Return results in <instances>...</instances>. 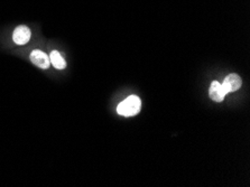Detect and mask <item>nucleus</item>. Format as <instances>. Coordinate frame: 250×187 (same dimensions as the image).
<instances>
[{
    "label": "nucleus",
    "instance_id": "obj_1",
    "mask_svg": "<svg viewBox=\"0 0 250 187\" xmlns=\"http://www.w3.org/2000/svg\"><path fill=\"white\" fill-rule=\"evenodd\" d=\"M26 53H27V60L34 66H36L37 68L45 72H47L52 68L47 51H45V49L41 47H34Z\"/></svg>",
    "mask_w": 250,
    "mask_h": 187
},
{
    "label": "nucleus",
    "instance_id": "obj_2",
    "mask_svg": "<svg viewBox=\"0 0 250 187\" xmlns=\"http://www.w3.org/2000/svg\"><path fill=\"white\" fill-rule=\"evenodd\" d=\"M142 109V101L137 95H130L126 100L118 104L117 112L124 117H134L138 114Z\"/></svg>",
    "mask_w": 250,
    "mask_h": 187
},
{
    "label": "nucleus",
    "instance_id": "obj_4",
    "mask_svg": "<svg viewBox=\"0 0 250 187\" xmlns=\"http://www.w3.org/2000/svg\"><path fill=\"white\" fill-rule=\"evenodd\" d=\"M48 53V57H50L51 66L58 71H64L67 67V63L64 56L63 52L60 51L58 48H51Z\"/></svg>",
    "mask_w": 250,
    "mask_h": 187
},
{
    "label": "nucleus",
    "instance_id": "obj_3",
    "mask_svg": "<svg viewBox=\"0 0 250 187\" xmlns=\"http://www.w3.org/2000/svg\"><path fill=\"white\" fill-rule=\"evenodd\" d=\"M33 37L32 29H30L27 25H20L13 30L10 36L11 43L16 46H26L30 43Z\"/></svg>",
    "mask_w": 250,
    "mask_h": 187
},
{
    "label": "nucleus",
    "instance_id": "obj_5",
    "mask_svg": "<svg viewBox=\"0 0 250 187\" xmlns=\"http://www.w3.org/2000/svg\"><path fill=\"white\" fill-rule=\"evenodd\" d=\"M222 89L225 91L226 94L230 92H234V91L239 90L242 85V80L238 74H229L226 76L222 83Z\"/></svg>",
    "mask_w": 250,
    "mask_h": 187
},
{
    "label": "nucleus",
    "instance_id": "obj_6",
    "mask_svg": "<svg viewBox=\"0 0 250 187\" xmlns=\"http://www.w3.org/2000/svg\"><path fill=\"white\" fill-rule=\"evenodd\" d=\"M209 97L211 100H213L215 102L223 101V99L226 97V93L222 89L221 83H219L218 81H213L211 83L209 89Z\"/></svg>",
    "mask_w": 250,
    "mask_h": 187
}]
</instances>
